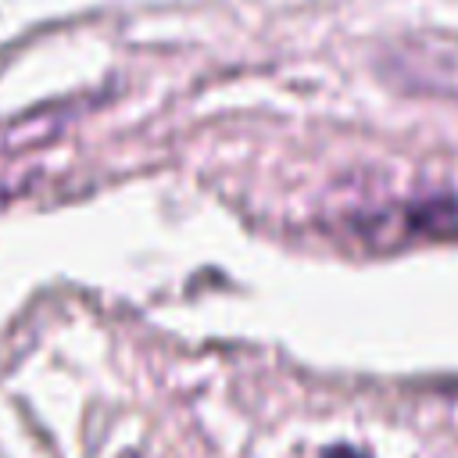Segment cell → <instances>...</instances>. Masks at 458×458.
<instances>
[{
    "mask_svg": "<svg viewBox=\"0 0 458 458\" xmlns=\"http://www.w3.org/2000/svg\"><path fill=\"white\" fill-rule=\"evenodd\" d=\"M326 458H365V454L354 447H333V451H326Z\"/></svg>",
    "mask_w": 458,
    "mask_h": 458,
    "instance_id": "cell-1",
    "label": "cell"
}]
</instances>
